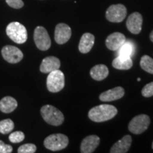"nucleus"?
Masks as SVG:
<instances>
[{
    "mask_svg": "<svg viewBox=\"0 0 153 153\" xmlns=\"http://www.w3.org/2000/svg\"><path fill=\"white\" fill-rule=\"evenodd\" d=\"M100 143V138L97 135H92L85 137L80 145L82 153H92Z\"/></svg>",
    "mask_w": 153,
    "mask_h": 153,
    "instance_id": "obj_13",
    "label": "nucleus"
},
{
    "mask_svg": "<svg viewBox=\"0 0 153 153\" xmlns=\"http://www.w3.org/2000/svg\"><path fill=\"white\" fill-rule=\"evenodd\" d=\"M69 139L62 133H55L49 135L44 140V146L52 151L62 150L68 146Z\"/></svg>",
    "mask_w": 153,
    "mask_h": 153,
    "instance_id": "obj_4",
    "label": "nucleus"
},
{
    "mask_svg": "<svg viewBox=\"0 0 153 153\" xmlns=\"http://www.w3.org/2000/svg\"><path fill=\"white\" fill-rule=\"evenodd\" d=\"M152 148L153 149V142H152Z\"/></svg>",
    "mask_w": 153,
    "mask_h": 153,
    "instance_id": "obj_30",
    "label": "nucleus"
},
{
    "mask_svg": "<svg viewBox=\"0 0 153 153\" xmlns=\"http://www.w3.org/2000/svg\"><path fill=\"white\" fill-rule=\"evenodd\" d=\"M150 41L153 43V30L152 32H151L150 34Z\"/></svg>",
    "mask_w": 153,
    "mask_h": 153,
    "instance_id": "obj_29",
    "label": "nucleus"
},
{
    "mask_svg": "<svg viewBox=\"0 0 153 153\" xmlns=\"http://www.w3.org/2000/svg\"><path fill=\"white\" fill-rule=\"evenodd\" d=\"M126 36L119 32H115L108 36L106 39L107 48L111 51H118L126 43Z\"/></svg>",
    "mask_w": 153,
    "mask_h": 153,
    "instance_id": "obj_12",
    "label": "nucleus"
},
{
    "mask_svg": "<svg viewBox=\"0 0 153 153\" xmlns=\"http://www.w3.org/2000/svg\"><path fill=\"white\" fill-rule=\"evenodd\" d=\"M9 7L14 9H21L24 7V3L22 0H6Z\"/></svg>",
    "mask_w": 153,
    "mask_h": 153,
    "instance_id": "obj_27",
    "label": "nucleus"
},
{
    "mask_svg": "<svg viewBox=\"0 0 153 153\" xmlns=\"http://www.w3.org/2000/svg\"><path fill=\"white\" fill-rule=\"evenodd\" d=\"M6 33L8 37L14 43H24L27 41L28 33L24 25L19 22H11L6 28Z\"/></svg>",
    "mask_w": 153,
    "mask_h": 153,
    "instance_id": "obj_3",
    "label": "nucleus"
},
{
    "mask_svg": "<svg viewBox=\"0 0 153 153\" xmlns=\"http://www.w3.org/2000/svg\"><path fill=\"white\" fill-rule=\"evenodd\" d=\"M17 106L16 100L11 97H5L0 101V111L6 114L14 111Z\"/></svg>",
    "mask_w": 153,
    "mask_h": 153,
    "instance_id": "obj_20",
    "label": "nucleus"
},
{
    "mask_svg": "<svg viewBox=\"0 0 153 153\" xmlns=\"http://www.w3.org/2000/svg\"><path fill=\"white\" fill-rule=\"evenodd\" d=\"M24 138V133L22 131H16L14 132V133H11L9 137L10 142L13 143H19L22 142Z\"/></svg>",
    "mask_w": 153,
    "mask_h": 153,
    "instance_id": "obj_24",
    "label": "nucleus"
},
{
    "mask_svg": "<svg viewBox=\"0 0 153 153\" xmlns=\"http://www.w3.org/2000/svg\"><path fill=\"white\" fill-rule=\"evenodd\" d=\"M14 128V123L9 118L2 120L0 121V133L2 134H8L11 133Z\"/></svg>",
    "mask_w": 153,
    "mask_h": 153,
    "instance_id": "obj_23",
    "label": "nucleus"
},
{
    "mask_svg": "<svg viewBox=\"0 0 153 153\" xmlns=\"http://www.w3.org/2000/svg\"><path fill=\"white\" fill-rule=\"evenodd\" d=\"M143 16L138 12L131 14L126 21V27L130 32L133 34H139L142 30Z\"/></svg>",
    "mask_w": 153,
    "mask_h": 153,
    "instance_id": "obj_11",
    "label": "nucleus"
},
{
    "mask_svg": "<svg viewBox=\"0 0 153 153\" xmlns=\"http://www.w3.org/2000/svg\"><path fill=\"white\" fill-rule=\"evenodd\" d=\"M118 54L119 55H123L126 57H131L134 54L135 47L131 42H126L120 48Z\"/></svg>",
    "mask_w": 153,
    "mask_h": 153,
    "instance_id": "obj_22",
    "label": "nucleus"
},
{
    "mask_svg": "<svg viewBox=\"0 0 153 153\" xmlns=\"http://www.w3.org/2000/svg\"><path fill=\"white\" fill-rule=\"evenodd\" d=\"M127 9L123 4H113L106 11V18L108 21L114 23L122 22L126 19Z\"/></svg>",
    "mask_w": 153,
    "mask_h": 153,
    "instance_id": "obj_8",
    "label": "nucleus"
},
{
    "mask_svg": "<svg viewBox=\"0 0 153 153\" xmlns=\"http://www.w3.org/2000/svg\"><path fill=\"white\" fill-rule=\"evenodd\" d=\"M47 88L49 91L56 93L62 90L65 87V75L60 70L49 72L46 81Z\"/></svg>",
    "mask_w": 153,
    "mask_h": 153,
    "instance_id": "obj_5",
    "label": "nucleus"
},
{
    "mask_svg": "<svg viewBox=\"0 0 153 153\" xmlns=\"http://www.w3.org/2000/svg\"><path fill=\"white\" fill-rule=\"evenodd\" d=\"M150 124V118L148 115H137L130 121L128 130L132 133L139 135L146 131L148 128Z\"/></svg>",
    "mask_w": 153,
    "mask_h": 153,
    "instance_id": "obj_6",
    "label": "nucleus"
},
{
    "mask_svg": "<svg viewBox=\"0 0 153 153\" xmlns=\"http://www.w3.org/2000/svg\"><path fill=\"white\" fill-rule=\"evenodd\" d=\"M132 144V137L126 135L113 145L110 150L111 153H126L128 152Z\"/></svg>",
    "mask_w": 153,
    "mask_h": 153,
    "instance_id": "obj_16",
    "label": "nucleus"
},
{
    "mask_svg": "<svg viewBox=\"0 0 153 153\" xmlns=\"http://www.w3.org/2000/svg\"><path fill=\"white\" fill-rule=\"evenodd\" d=\"M141 68L145 72L153 74V59L148 55H143L140 62Z\"/></svg>",
    "mask_w": 153,
    "mask_h": 153,
    "instance_id": "obj_21",
    "label": "nucleus"
},
{
    "mask_svg": "<svg viewBox=\"0 0 153 153\" xmlns=\"http://www.w3.org/2000/svg\"><path fill=\"white\" fill-rule=\"evenodd\" d=\"M72 36V30L70 26L65 24H58L55 29V41L57 44H65Z\"/></svg>",
    "mask_w": 153,
    "mask_h": 153,
    "instance_id": "obj_10",
    "label": "nucleus"
},
{
    "mask_svg": "<svg viewBox=\"0 0 153 153\" xmlns=\"http://www.w3.org/2000/svg\"><path fill=\"white\" fill-rule=\"evenodd\" d=\"M125 94V90L123 87H116L109 90L104 91L99 95V99L101 101H112L121 99Z\"/></svg>",
    "mask_w": 153,
    "mask_h": 153,
    "instance_id": "obj_15",
    "label": "nucleus"
},
{
    "mask_svg": "<svg viewBox=\"0 0 153 153\" xmlns=\"http://www.w3.org/2000/svg\"><path fill=\"white\" fill-rule=\"evenodd\" d=\"M1 55L6 61L11 64L20 62L24 57V54L20 49L13 45H6L1 50Z\"/></svg>",
    "mask_w": 153,
    "mask_h": 153,
    "instance_id": "obj_9",
    "label": "nucleus"
},
{
    "mask_svg": "<svg viewBox=\"0 0 153 153\" xmlns=\"http://www.w3.org/2000/svg\"><path fill=\"white\" fill-rule=\"evenodd\" d=\"M112 66L117 70H127L133 67V60L131 57L118 55L113 60Z\"/></svg>",
    "mask_w": 153,
    "mask_h": 153,
    "instance_id": "obj_18",
    "label": "nucleus"
},
{
    "mask_svg": "<svg viewBox=\"0 0 153 153\" xmlns=\"http://www.w3.org/2000/svg\"><path fill=\"white\" fill-rule=\"evenodd\" d=\"M41 114L43 120L51 126L62 125L65 118L62 113L51 105H45L41 108Z\"/></svg>",
    "mask_w": 153,
    "mask_h": 153,
    "instance_id": "obj_2",
    "label": "nucleus"
},
{
    "mask_svg": "<svg viewBox=\"0 0 153 153\" xmlns=\"http://www.w3.org/2000/svg\"><path fill=\"white\" fill-rule=\"evenodd\" d=\"M118 114L116 107L109 104H101L89 110L88 116L94 122L101 123L114 118Z\"/></svg>",
    "mask_w": 153,
    "mask_h": 153,
    "instance_id": "obj_1",
    "label": "nucleus"
},
{
    "mask_svg": "<svg viewBox=\"0 0 153 153\" xmlns=\"http://www.w3.org/2000/svg\"><path fill=\"white\" fill-rule=\"evenodd\" d=\"M142 95L144 97H151L153 96V82L147 84L142 89Z\"/></svg>",
    "mask_w": 153,
    "mask_h": 153,
    "instance_id": "obj_26",
    "label": "nucleus"
},
{
    "mask_svg": "<svg viewBox=\"0 0 153 153\" xmlns=\"http://www.w3.org/2000/svg\"><path fill=\"white\" fill-rule=\"evenodd\" d=\"M60 67V61L58 58L54 56H48L45 57L42 61L40 70L43 73H49V72L59 70Z\"/></svg>",
    "mask_w": 153,
    "mask_h": 153,
    "instance_id": "obj_14",
    "label": "nucleus"
},
{
    "mask_svg": "<svg viewBox=\"0 0 153 153\" xmlns=\"http://www.w3.org/2000/svg\"><path fill=\"white\" fill-rule=\"evenodd\" d=\"M12 151L13 148L11 145L5 144L3 141L0 140V153H10Z\"/></svg>",
    "mask_w": 153,
    "mask_h": 153,
    "instance_id": "obj_28",
    "label": "nucleus"
},
{
    "mask_svg": "<svg viewBox=\"0 0 153 153\" xmlns=\"http://www.w3.org/2000/svg\"><path fill=\"white\" fill-rule=\"evenodd\" d=\"M94 36L91 33H86L82 35L79 43V51L80 53L85 54L89 53L94 44Z\"/></svg>",
    "mask_w": 153,
    "mask_h": 153,
    "instance_id": "obj_17",
    "label": "nucleus"
},
{
    "mask_svg": "<svg viewBox=\"0 0 153 153\" xmlns=\"http://www.w3.org/2000/svg\"><path fill=\"white\" fill-rule=\"evenodd\" d=\"M36 146L32 143H27L20 146L18 148L19 153H34L36 151Z\"/></svg>",
    "mask_w": 153,
    "mask_h": 153,
    "instance_id": "obj_25",
    "label": "nucleus"
},
{
    "mask_svg": "<svg viewBox=\"0 0 153 153\" xmlns=\"http://www.w3.org/2000/svg\"><path fill=\"white\" fill-rule=\"evenodd\" d=\"M33 39L36 47L41 51H47L51 46V40L47 30L43 26H37L34 30Z\"/></svg>",
    "mask_w": 153,
    "mask_h": 153,
    "instance_id": "obj_7",
    "label": "nucleus"
},
{
    "mask_svg": "<svg viewBox=\"0 0 153 153\" xmlns=\"http://www.w3.org/2000/svg\"><path fill=\"white\" fill-rule=\"evenodd\" d=\"M109 71L105 65H97L90 70V75L92 79L97 81H101L108 76Z\"/></svg>",
    "mask_w": 153,
    "mask_h": 153,
    "instance_id": "obj_19",
    "label": "nucleus"
}]
</instances>
